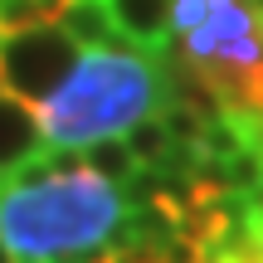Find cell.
Returning a JSON list of instances; mask_svg holds the SVG:
<instances>
[{
  "label": "cell",
  "mask_w": 263,
  "mask_h": 263,
  "mask_svg": "<svg viewBox=\"0 0 263 263\" xmlns=\"http://www.w3.org/2000/svg\"><path fill=\"white\" fill-rule=\"evenodd\" d=\"M127 219L122 185L88 171L73 151H39L0 180V244L15 263H59L103 249Z\"/></svg>",
  "instance_id": "cell-1"
},
{
  "label": "cell",
  "mask_w": 263,
  "mask_h": 263,
  "mask_svg": "<svg viewBox=\"0 0 263 263\" xmlns=\"http://www.w3.org/2000/svg\"><path fill=\"white\" fill-rule=\"evenodd\" d=\"M166 103V73L156 59L141 54H117V49H98L83 54L68 83L39 107L49 146L78 151L98 137H117L137 117L156 112Z\"/></svg>",
  "instance_id": "cell-2"
},
{
  "label": "cell",
  "mask_w": 263,
  "mask_h": 263,
  "mask_svg": "<svg viewBox=\"0 0 263 263\" xmlns=\"http://www.w3.org/2000/svg\"><path fill=\"white\" fill-rule=\"evenodd\" d=\"M78 59H83L78 54V39H68L54 20L34 25V29H20V34H0V83L20 103L44 107L68 83Z\"/></svg>",
  "instance_id": "cell-3"
},
{
  "label": "cell",
  "mask_w": 263,
  "mask_h": 263,
  "mask_svg": "<svg viewBox=\"0 0 263 263\" xmlns=\"http://www.w3.org/2000/svg\"><path fill=\"white\" fill-rule=\"evenodd\" d=\"M44 146L49 137L39 122V107L20 103L15 93H0V180H10L20 166H29Z\"/></svg>",
  "instance_id": "cell-4"
},
{
  "label": "cell",
  "mask_w": 263,
  "mask_h": 263,
  "mask_svg": "<svg viewBox=\"0 0 263 263\" xmlns=\"http://www.w3.org/2000/svg\"><path fill=\"white\" fill-rule=\"evenodd\" d=\"M171 5L176 0H112V20L132 49L156 59L171 39Z\"/></svg>",
  "instance_id": "cell-5"
},
{
  "label": "cell",
  "mask_w": 263,
  "mask_h": 263,
  "mask_svg": "<svg viewBox=\"0 0 263 263\" xmlns=\"http://www.w3.org/2000/svg\"><path fill=\"white\" fill-rule=\"evenodd\" d=\"M54 20H59V29H64L68 39H78V49L83 44L88 49H122L127 44V34L112 20V0H68Z\"/></svg>",
  "instance_id": "cell-6"
},
{
  "label": "cell",
  "mask_w": 263,
  "mask_h": 263,
  "mask_svg": "<svg viewBox=\"0 0 263 263\" xmlns=\"http://www.w3.org/2000/svg\"><path fill=\"white\" fill-rule=\"evenodd\" d=\"M78 161H83L88 171H98L103 180H112V185H127V180L141 171V166H137V156L127 151V141H122V137H98V141H88Z\"/></svg>",
  "instance_id": "cell-7"
},
{
  "label": "cell",
  "mask_w": 263,
  "mask_h": 263,
  "mask_svg": "<svg viewBox=\"0 0 263 263\" xmlns=\"http://www.w3.org/2000/svg\"><path fill=\"white\" fill-rule=\"evenodd\" d=\"M127 151L137 156V166H146V171H156L161 161L171 156V132H166V122H161V112H146V117H137V122L127 127Z\"/></svg>",
  "instance_id": "cell-8"
},
{
  "label": "cell",
  "mask_w": 263,
  "mask_h": 263,
  "mask_svg": "<svg viewBox=\"0 0 263 263\" xmlns=\"http://www.w3.org/2000/svg\"><path fill=\"white\" fill-rule=\"evenodd\" d=\"M54 10L44 0H0V34H20V29H34V25H49Z\"/></svg>",
  "instance_id": "cell-9"
},
{
  "label": "cell",
  "mask_w": 263,
  "mask_h": 263,
  "mask_svg": "<svg viewBox=\"0 0 263 263\" xmlns=\"http://www.w3.org/2000/svg\"><path fill=\"white\" fill-rule=\"evenodd\" d=\"M205 263H263V258H205Z\"/></svg>",
  "instance_id": "cell-10"
},
{
  "label": "cell",
  "mask_w": 263,
  "mask_h": 263,
  "mask_svg": "<svg viewBox=\"0 0 263 263\" xmlns=\"http://www.w3.org/2000/svg\"><path fill=\"white\" fill-rule=\"evenodd\" d=\"M44 5H49V10H54V15H59V10H64V5H68V0H44Z\"/></svg>",
  "instance_id": "cell-11"
},
{
  "label": "cell",
  "mask_w": 263,
  "mask_h": 263,
  "mask_svg": "<svg viewBox=\"0 0 263 263\" xmlns=\"http://www.w3.org/2000/svg\"><path fill=\"white\" fill-rule=\"evenodd\" d=\"M0 263H15V254H10V249H5V244H0Z\"/></svg>",
  "instance_id": "cell-12"
},
{
  "label": "cell",
  "mask_w": 263,
  "mask_h": 263,
  "mask_svg": "<svg viewBox=\"0 0 263 263\" xmlns=\"http://www.w3.org/2000/svg\"><path fill=\"white\" fill-rule=\"evenodd\" d=\"M0 93H5V83H0Z\"/></svg>",
  "instance_id": "cell-13"
},
{
  "label": "cell",
  "mask_w": 263,
  "mask_h": 263,
  "mask_svg": "<svg viewBox=\"0 0 263 263\" xmlns=\"http://www.w3.org/2000/svg\"><path fill=\"white\" fill-rule=\"evenodd\" d=\"M258 10H263V0H258Z\"/></svg>",
  "instance_id": "cell-14"
}]
</instances>
